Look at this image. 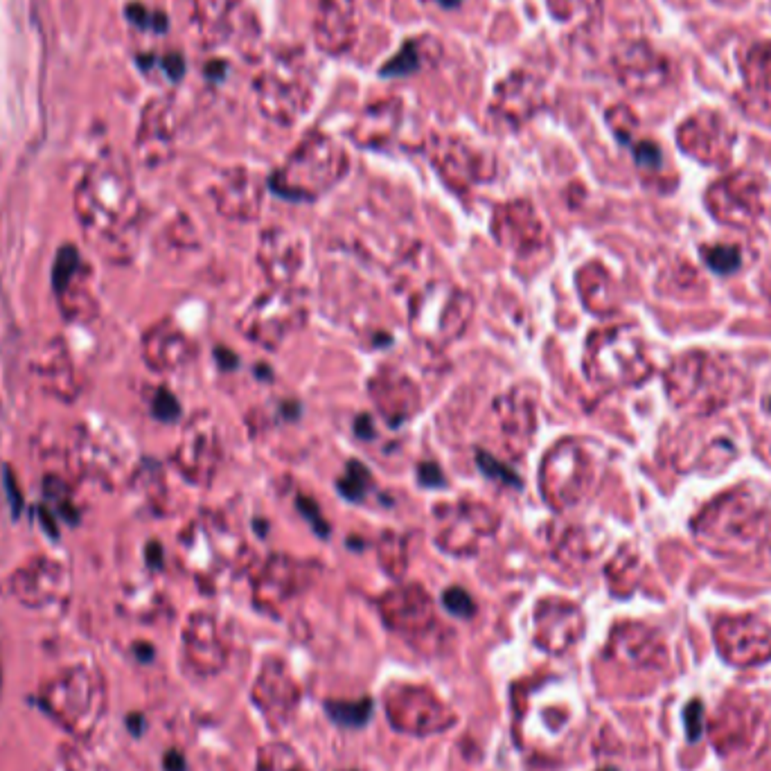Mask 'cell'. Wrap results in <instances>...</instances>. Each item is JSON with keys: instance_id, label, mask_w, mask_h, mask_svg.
Segmentation results:
<instances>
[{"instance_id": "obj_1", "label": "cell", "mask_w": 771, "mask_h": 771, "mask_svg": "<svg viewBox=\"0 0 771 771\" xmlns=\"http://www.w3.org/2000/svg\"><path fill=\"white\" fill-rule=\"evenodd\" d=\"M75 208L84 235L97 251L111 257L127 255L131 230L138 219L134 194L127 181L109 170L88 176L79 185Z\"/></svg>"}, {"instance_id": "obj_2", "label": "cell", "mask_w": 771, "mask_h": 771, "mask_svg": "<svg viewBox=\"0 0 771 771\" xmlns=\"http://www.w3.org/2000/svg\"><path fill=\"white\" fill-rule=\"evenodd\" d=\"M350 170V158L334 138L312 131L269 176V188L289 201H314L330 192Z\"/></svg>"}, {"instance_id": "obj_3", "label": "cell", "mask_w": 771, "mask_h": 771, "mask_svg": "<svg viewBox=\"0 0 771 771\" xmlns=\"http://www.w3.org/2000/svg\"><path fill=\"white\" fill-rule=\"evenodd\" d=\"M666 386L679 409L708 415L738 397L742 377L720 354L688 352L670 366Z\"/></svg>"}, {"instance_id": "obj_4", "label": "cell", "mask_w": 771, "mask_h": 771, "mask_svg": "<svg viewBox=\"0 0 771 771\" xmlns=\"http://www.w3.org/2000/svg\"><path fill=\"white\" fill-rule=\"evenodd\" d=\"M771 528V496L758 487H735L717 496L699 514L695 533L722 546H751L765 539Z\"/></svg>"}, {"instance_id": "obj_5", "label": "cell", "mask_w": 771, "mask_h": 771, "mask_svg": "<svg viewBox=\"0 0 771 771\" xmlns=\"http://www.w3.org/2000/svg\"><path fill=\"white\" fill-rule=\"evenodd\" d=\"M584 372L598 386L625 388L643 384L650 377L652 363L641 334L629 325H618L589 336Z\"/></svg>"}, {"instance_id": "obj_6", "label": "cell", "mask_w": 771, "mask_h": 771, "mask_svg": "<svg viewBox=\"0 0 771 771\" xmlns=\"http://www.w3.org/2000/svg\"><path fill=\"white\" fill-rule=\"evenodd\" d=\"M474 298L445 280H431L411 298L409 325L429 348H445L463 336L474 316Z\"/></svg>"}, {"instance_id": "obj_7", "label": "cell", "mask_w": 771, "mask_h": 771, "mask_svg": "<svg viewBox=\"0 0 771 771\" xmlns=\"http://www.w3.org/2000/svg\"><path fill=\"white\" fill-rule=\"evenodd\" d=\"M596 481V460L580 440L564 438L546 451L539 467V490L553 510L582 503Z\"/></svg>"}, {"instance_id": "obj_8", "label": "cell", "mask_w": 771, "mask_h": 771, "mask_svg": "<svg viewBox=\"0 0 771 771\" xmlns=\"http://www.w3.org/2000/svg\"><path fill=\"white\" fill-rule=\"evenodd\" d=\"M307 321L305 296L294 287H271L255 298L239 321V330L260 343L262 348L276 350L291 332L300 330Z\"/></svg>"}, {"instance_id": "obj_9", "label": "cell", "mask_w": 771, "mask_h": 771, "mask_svg": "<svg viewBox=\"0 0 771 771\" xmlns=\"http://www.w3.org/2000/svg\"><path fill=\"white\" fill-rule=\"evenodd\" d=\"M253 91L264 118L289 127L298 122L312 106V86L296 61L280 59L255 77Z\"/></svg>"}, {"instance_id": "obj_10", "label": "cell", "mask_w": 771, "mask_h": 771, "mask_svg": "<svg viewBox=\"0 0 771 771\" xmlns=\"http://www.w3.org/2000/svg\"><path fill=\"white\" fill-rule=\"evenodd\" d=\"M433 517H436L438 544L454 555L476 553L485 539L496 535L501 524L499 514L492 508L474 501L442 503Z\"/></svg>"}, {"instance_id": "obj_11", "label": "cell", "mask_w": 771, "mask_h": 771, "mask_svg": "<svg viewBox=\"0 0 771 771\" xmlns=\"http://www.w3.org/2000/svg\"><path fill=\"white\" fill-rule=\"evenodd\" d=\"M429 156L440 179L456 192H467L476 183L492 181L496 174L494 158L465 143L463 138L433 136Z\"/></svg>"}, {"instance_id": "obj_12", "label": "cell", "mask_w": 771, "mask_h": 771, "mask_svg": "<svg viewBox=\"0 0 771 771\" xmlns=\"http://www.w3.org/2000/svg\"><path fill=\"white\" fill-rule=\"evenodd\" d=\"M221 463V440L215 422L208 415H194L185 424L179 445L174 449V465L185 481L208 485Z\"/></svg>"}, {"instance_id": "obj_13", "label": "cell", "mask_w": 771, "mask_h": 771, "mask_svg": "<svg viewBox=\"0 0 771 771\" xmlns=\"http://www.w3.org/2000/svg\"><path fill=\"white\" fill-rule=\"evenodd\" d=\"M492 235L517 257H530L544 251L551 235L539 219L533 203L526 199L501 203L492 215Z\"/></svg>"}, {"instance_id": "obj_14", "label": "cell", "mask_w": 771, "mask_h": 771, "mask_svg": "<svg viewBox=\"0 0 771 771\" xmlns=\"http://www.w3.org/2000/svg\"><path fill=\"white\" fill-rule=\"evenodd\" d=\"M544 106V84L530 70H514L496 86L490 113L505 129H519Z\"/></svg>"}, {"instance_id": "obj_15", "label": "cell", "mask_w": 771, "mask_h": 771, "mask_svg": "<svg viewBox=\"0 0 771 771\" xmlns=\"http://www.w3.org/2000/svg\"><path fill=\"white\" fill-rule=\"evenodd\" d=\"M760 179L753 174H733L708 190V208L729 226H751L762 212Z\"/></svg>"}, {"instance_id": "obj_16", "label": "cell", "mask_w": 771, "mask_h": 771, "mask_svg": "<svg viewBox=\"0 0 771 771\" xmlns=\"http://www.w3.org/2000/svg\"><path fill=\"white\" fill-rule=\"evenodd\" d=\"M368 391L381 418H386L393 427L409 422L422 406L420 388L406 372L395 366H381L377 375L370 379Z\"/></svg>"}, {"instance_id": "obj_17", "label": "cell", "mask_w": 771, "mask_h": 771, "mask_svg": "<svg viewBox=\"0 0 771 771\" xmlns=\"http://www.w3.org/2000/svg\"><path fill=\"white\" fill-rule=\"evenodd\" d=\"M257 264L273 287H294L305 264L303 242L285 228H264L257 242Z\"/></svg>"}, {"instance_id": "obj_18", "label": "cell", "mask_w": 771, "mask_h": 771, "mask_svg": "<svg viewBox=\"0 0 771 771\" xmlns=\"http://www.w3.org/2000/svg\"><path fill=\"white\" fill-rule=\"evenodd\" d=\"M215 208L221 217L233 221H253L260 217L264 188L260 179L244 167H233L219 174L210 190Z\"/></svg>"}, {"instance_id": "obj_19", "label": "cell", "mask_w": 771, "mask_h": 771, "mask_svg": "<svg viewBox=\"0 0 771 771\" xmlns=\"http://www.w3.org/2000/svg\"><path fill=\"white\" fill-rule=\"evenodd\" d=\"M359 14L354 0H318L314 41L327 55H345L357 43Z\"/></svg>"}, {"instance_id": "obj_20", "label": "cell", "mask_w": 771, "mask_h": 771, "mask_svg": "<svg viewBox=\"0 0 771 771\" xmlns=\"http://www.w3.org/2000/svg\"><path fill=\"white\" fill-rule=\"evenodd\" d=\"M537 406L528 388H514L494 402V413L499 420L505 447L510 454L524 456L533 445L537 427Z\"/></svg>"}, {"instance_id": "obj_21", "label": "cell", "mask_w": 771, "mask_h": 771, "mask_svg": "<svg viewBox=\"0 0 771 771\" xmlns=\"http://www.w3.org/2000/svg\"><path fill=\"white\" fill-rule=\"evenodd\" d=\"M55 289L59 296V305L70 321L86 323L97 314L91 287H88L86 280L82 278V267H79V255L75 248H64V251L59 253L55 269Z\"/></svg>"}, {"instance_id": "obj_22", "label": "cell", "mask_w": 771, "mask_h": 771, "mask_svg": "<svg viewBox=\"0 0 771 771\" xmlns=\"http://www.w3.org/2000/svg\"><path fill=\"white\" fill-rule=\"evenodd\" d=\"M192 354V343L179 325L161 321L152 325L143 339V359L154 372L179 370Z\"/></svg>"}, {"instance_id": "obj_23", "label": "cell", "mask_w": 771, "mask_h": 771, "mask_svg": "<svg viewBox=\"0 0 771 771\" xmlns=\"http://www.w3.org/2000/svg\"><path fill=\"white\" fill-rule=\"evenodd\" d=\"M679 143L704 163H720L729 156L731 136L724 129L722 118L713 113H699L681 127Z\"/></svg>"}, {"instance_id": "obj_24", "label": "cell", "mask_w": 771, "mask_h": 771, "mask_svg": "<svg viewBox=\"0 0 771 771\" xmlns=\"http://www.w3.org/2000/svg\"><path fill=\"white\" fill-rule=\"evenodd\" d=\"M616 70L620 82L632 91H645V88L657 86L666 77V61L643 46V43H629L616 52Z\"/></svg>"}, {"instance_id": "obj_25", "label": "cell", "mask_w": 771, "mask_h": 771, "mask_svg": "<svg viewBox=\"0 0 771 771\" xmlns=\"http://www.w3.org/2000/svg\"><path fill=\"white\" fill-rule=\"evenodd\" d=\"M400 122L402 102L391 97V100L370 104L352 127L350 136L359 147H384L386 143H391L395 131L400 129Z\"/></svg>"}, {"instance_id": "obj_26", "label": "cell", "mask_w": 771, "mask_h": 771, "mask_svg": "<svg viewBox=\"0 0 771 771\" xmlns=\"http://www.w3.org/2000/svg\"><path fill=\"white\" fill-rule=\"evenodd\" d=\"M37 370L43 386L48 388L50 395H55L57 400H64V402L75 400L79 386H77L73 359H70L66 345L59 339L50 341L46 348H43L41 357L37 361Z\"/></svg>"}, {"instance_id": "obj_27", "label": "cell", "mask_w": 771, "mask_h": 771, "mask_svg": "<svg viewBox=\"0 0 771 771\" xmlns=\"http://www.w3.org/2000/svg\"><path fill=\"white\" fill-rule=\"evenodd\" d=\"M578 291L582 305L596 316H609L616 312L614 282L609 271L598 262H591L578 271Z\"/></svg>"}, {"instance_id": "obj_28", "label": "cell", "mask_w": 771, "mask_h": 771, "mask_svg": "<svg viewBox=\"0 0 771 771\" xmlns=\"http://www.w3.org/2000/svg\"><path fill=\"white\" fill-rule=\"evenodd\" d=\"M84 433L77 440L79 463L84 465L86 472L97 474L95 478H111L120 472L122 458L115 442H106V438L95 436L93 431L82 429Z\"/></svg>"}, {"instance_id": "obj_29", "label": "cell", "mask_w": 771, "mask_h": 771, "mask_svg": "<svg viewBox=\"0 0 771 771\" xmlns=\"http://www.w3.org/2000/svg\"><path fill=\"white\" fill-rule=\"evenodd\" d=\"M152 118L145 120V127L140 131V154L145 156V161L149 165L163 163L167 156H170V147H172V127H170V118L163 109H158V104H154V109L149 111Z\"/></svg>"}, {"instance_id": "obj_30", "label": "cell", "mask_w": 771, "mask_h": 771, "mask_svg": "<svg viewBox=\"0 0 771 771\" xmlns=\"http://www.w3.org/2000/svg\"><path fill=\"white\" fill-rule=\"evenodd\" d=\"M433 46H438V43L433 41L431 37L406 41L404 46L400 48V52H397L391 61H386L384 68H381V75L384 77H404V75L418 73V70L424 66V61H427V57H433V59L438 57L440 50L429 52V48H433Z\"/></svg>"}, {"instance_id": "obj_31", "label": "cell", "mask_w": 771, "mask_h": 771, "mask_svg": "<svg viewBox=\"0 0 771 771\" xmlns=\"http://www.w3.org/2000/svg\"><path fill=\"white\" fill-rule=\"evenodd\" d=\"M327 713H330L336 724L343 726H363L370 720L372 699H359V702H327Z\"/></svg>"}, {"instance_id": "obj_32", "label": "cell", "mask_w": 771, "mask_h": 771, "mask_svg": "<svg viewBox=\"0 0 771 771\" xmlns=\"http://www.w3.org/2000/svg\"><path fill=\"white\" fill-rule=\"evenodd\" d=\"M370 483H372V478H370L368 467L361 465L359 460H350L348 467H345V474L341 476V481H339V490L345 499L361 501L363 496H366Z\"/></svg>"}, {"instance_id": "obj_33", "label": "cell", "mask_w": 771, "mask_h": 771, "mask_svg": "<svg viewBox=\"0 0 771 771\" xmlns=\"http://www.w3.org/2000/svg\"><path fill=\"white\" fill-rule=\"evenodd\" d=\"M379 557L384 569L391 571L393 575L402 573L406 569V544L400 535L386 533L379 542Z\"/></svg>"}, {"instance_id": "obj_34", "label": "cell", "mask_w": 771, "mask_h": 771, "mask_svg": "<svg viewBox=\"0 0 771 771\" xmlns=\"http://www.w3.org/2000/svg\"><path fill=\"white\" fill-rule=\"evenodd\" d=\"M706 264L711 267L715 273H722V276H729L735 269L740 267V253L738 248L733 246H715V248H706Z\"/></svg>"}, {"instance_id": "obj_35", "label": "cell", "mask_w": 771, "mask_h": 771, "mask_svg": "<svg viewBox=\"0 0 771 771\" xmlns=\"http://www.w3.org/2000/svg\"><path fill=\"white\" fill-rule=\"evenodd\" d=\"M442 605H445L451 614L460 616V618H472L474 611H476V605H474V600L469 598V593L465 589H458V587H451L445 591V596H442Z\"/></svg>"}, {"instance_id": "obj_36", "label": "cell", "mask_w": 771, "mask_h": 771, "mask_svg": "<svg viewBox=\"0 0 771 771\" xmlns=\"http://www.w3.org/2000/svg\"><path fill=\"white\" fill-rule=\"evenodd\" d=\"M607 120L611 124V129H614V134L623 140V143H627V140L632 138V131L636 129V118L634 113L625 109L623 104L616 106V109H611L607 113Z\"/></svg>"}, {"instance_id": "obj_37", "label": "cell", "mask_w": 771, "mask_h": 771, "mask_svg": "<svg viewBox=\"0 0 771 771\" xmlns=\"http://www.w3.org/2000/svg\"><path fill=\"white\" fill-rule=\"evenodd\" d=\"M476 456H478V465H481L483 472H485L487 476H490V478H499V481L508 483V485H517V487L521 485V483H519V478H517V474H514L510 467L501 465L499 460H494L490 454H485V451L478 449V451H476Z\"/></svg>"}, {"instance_id": "obj_38", "label": "cell", "mask_w": 771, "mask_h": 771, "mask_svg": "<svg viewBox=\"0 0 771 771\" xmlns=\"http://www.w3.org/2000/svg\"><path fill=\"white\" fill-rule=\"evenodd\" d=\"M154 415L163 422H174L179 418L181 409H179V402H176V397L167 391H158L154 400Z\"/></svg>"}, {"instance_id": "obj_39", "label": "cell", "mask_w": 771, "mask_h": 771, "mask_svg": "<svg viewBox=\"0 0 771 771\" xmlns=\"http://www.w3.org/2000/svg\"><path fill=\"white\" fill-rule=\"evenodd\" d=\"M584 0H546V7L551 10V14L555 16V19L560 21H566L571 19V16L580 10Z\"/></svg>"}, {"instance_id": "obj_40", "label": "cell", "mask_w": 771, "mask_h": 771, "mask_svg": "<svg viewBox=\"0 0 771 771\" xmlns=\"http://www.w3.org/2000/svg\"><path fill=\"white\" fill-rule=\"evenodd\" d=\"M686 726L690 742L699 740V735H702V704L699 702H693L686 708Z\"/></svg>"}, {"instance_id": "obj_41", "label": "cell", "mask_w": 771, "mask_h": 771, "mask_svg": "<svg viewBox=\"0 0 771 771\" xmlns=\"http://www.w3.org/2000/svg\"><path fill=\"white\" fill-rule=\"evenodd\" d=\"M636 161L643 167H659L661 165V152L657 145L641 143L636 147Z\"/></svg>"}, {"instance_id": "obj_42", "label": "cell", "mask_w": 771, "mask_h": 771, "mask_svg": "<svg viewBox=\"0 0 771 771\" xmlns=\"http://www.w3.org/2000/svg\"><path fill=\"white\" fill-rule=\"evenodd\" d=\"M420 483H424V485H433V487L445 483V481H442L440 467L429 465V463H427V465H422V467H420Z\"/></svg>"}, {"instance_id": "obj_43", "label": "cell", "mask_w": 771, "mask_h": 771, "mask_svg": "<svg viewBox=\"0 0 771 771\" xmlns=\"http://www.w3.org/2000/svg\"><path fill=\"white\" fill-rule=\"evenodd\" d=\"M165 769L167 771H185V760L181 758V753H167Z\"/></svg>"}, {"instance_id": "obj_44", "label": "cell", "mask_w": 771, "mask_h": 771, "mask_svg": "<svg viewBox=\"0 0 771 771\" xmlns=\"http://www.w3.org/2000/svg\"><path fill=\"white\" fill-rule=\"evenodd\" d=\"M438 3L442 7H447V10H451V7H458L460 5V0H438Z\"/></svg>"}, {"instance_id": "obj_45", "label": "cell", "mask_w": 771, "mask_h": 771, "mask_svg": "<svg viewBox=\"0 0 771 771\" xmlns=\"http://www.w3.org/2000/svg\"><path fill=\"white\" fill-rule=\"evenodd\" d=\"M769 411H771V402H769Z\"/></svg>"}, {"instance_id": "obj_46", "label": "cell", "mask_w": 771, "mask_h": 771, "mask_svg": "<svg viewBox=\"0 0 771 771\" xmlns=\"http://www.w3.org/2000/svg\"><path fill=\"white\" fill-rule=\"evenodd\" d=\"M607 771H614V769H607Z\"/></svg>"}]
</instances>
